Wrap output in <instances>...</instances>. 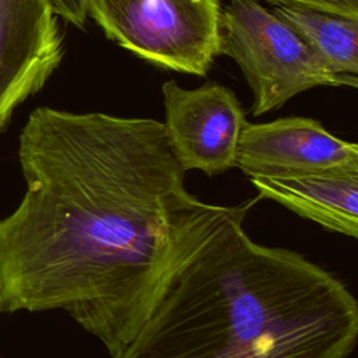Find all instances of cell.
Instances as JSON below:
<instances>
[{
    "label": "cell",
    "instance_id": "6da1fadb",
    "mask_svg": "<svg viewBox=\"0 0 358 358\" xmlns=\"http://www.w3.org/2000/svg\"><path fill=\"white\" fill-rule=\"evenodd\" d=\"M18 158L27 192L0 221L1 310L64 309L110 357L248 203L193 196L148 117L41 106Z\"/></svg>",
    "mask_w": 358,
    "mask_h": 358
},
{
    "label": "cell",
    "instance_id": "7a4b0ae2",
    "mask_svg": "<svg viewBox=\"0 0 358 358\" xmlns=\"http://www.w3.org/2000/svg\"><path fill=\"white\" fill-rule=\"evenodd\" d=\"M236 213L112 358H347L358 302L333 273L257 243Z\"/></svg>",
    "mask_w": 358,
    "mask_h": 358
},
{
    "label": "cell",
    "instance_id": "3957f363",
    "mask_svg": "<svg viewBox=\"0 0 358 358\" xmlns=\"http://www.w3.org/2000/svg\"><path fill=\"white\" fill-rule=\"evenodd\" d=\"M220 55L242 70L262 116L315 87H358V77L331 71L301 38L257 0H229L221 10Z\"/></svg>",
    "mask_w": 358,
    "mask_h": 358
},
{
    "label": "cell",
    "instance_id": "277c9868",
    "mask_svg": "<svg viewBox=\"0 0 358 358\" xmlns=\"http://www.w3.org/2000/svg\"><path fill=\"white\" fill-rule=\"evenodd\" d=\"M108 39L164 69L204 76L220 56L218 0H87Z\"/></svg>",
    "mask_w": 358,
    "mask_h": 358
},
{
    "label": "cell",
    "instance_id": "5b68a950",
    "mask_svg": "<svg viewBox=\"0 0 358 358\" xmlns=\"http://www.w3.org/2000/svg\"><path fill=\"white\" fill-rule=\"evenodd\" d=\"M162 95L164 130L182 169L214 176L234 168L246 122L235 94L214 81L186 90L169 80L162 84Z\"/></svg>",
    "mask_w": 358,
    "mask_h": 358
},
{
    "label": "cell",
    "instance_id": "8992f818",
    "mask_svg": "<svg viewBox=\"0 0 358 358\" xmlns=\"http://www.w3.org/2000/svg\"><path fill=\"white\" fill-rule=\"evenodd\" d=\"M235 166L249 178H287L358 168V145L336 137L312 117L245 122Z\"/></svg>",
    "mask_w": 358,
    "mask_h": 358
},
{
    "label": "cell",
    "instance_id": "52a82bcc",
    "mask_svg": "<svg viewBox=\"0 0 358 358\" xmlns=\"http://www.w3.org/2000/svg\"><path fill=\"white\" fill-rule=\"evenodd\" d=\"M63 53L49 0H0V130L14 109L45 85Z\"/></svg>",
    "mask_w": 358,
    "mask_h": 358
},
{
    "label": "cell",
    "instance_id": "ba28073f",
    "mask_svg": "<svg viewBox=\"0 0 358 358\" xmlns=\"http://www.w3.org/2000/svg\"><path fill=\"white\" fill-rule=\"evenodd\" d=\"M270 199L327 231L358 236V168L287 178H249Z\"/></svg>",
    "mask_w": 358,
    "mask_h": 358
},
{
    "label": "cell",
    "instance_id": "9c48e42d",
    "mask_svg": "<svg viewBox=\"0 0 358 358\" xmlns=\"http://www.w3.org/2000/svg\"><path fill=\"white\" fill-rule=\"evenodd\" d=\"M334 73L358 74V20L296 4L271 10Z\"/></svg>",
    "mask_w": 358,
    "mask_h": 358
},
{
    "label": "cell",
    "instance_id": "30bf717a",
    "mask_svg": "<svg viewBox=\"0 0 358 358\" xmlns=\"http://www.w3.org/2000/svg\"><path fill=\"white\" fill-rule=\"evenodd\" d=\"M273 4H296L358 20V0H266Z\"/></svg>",
    "mask_w": 358,
    "mask_h": 358
},
{
    "label": "cell",
    "instance_id": "8fae6325",
    "mask_svg": "<svg viewBox=\"0 0 358 358\" xmlns=\"http://www.w3.org/2000/svg\"><path fill=\"white\" fill-rule=\"evenodd\" d=\"M57 17L69 24L83 28L88 20L87 0H49Z\"/></svg>",
    "mask_w": 358,
    "mask_h": 358
},
{
    "label": "cell",
    "instance_id": "7c38bea8",
    "mask_svg": "<svg viewBox=\"0 0 358 358\" xmlns=\"http://www.w3.org/2000/svg\"><path fill=\"white\" fill-rule=\"evenodd\" d=\"M0 310H1V284H0Z\"/></svg>",
    "mask_w": 358,
    "mask_h": 358
}]
</instances>
